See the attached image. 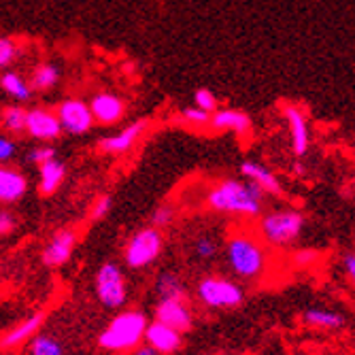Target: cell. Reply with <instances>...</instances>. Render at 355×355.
I'll list each match as a JSON object with an SVG mask.
<instances>
[{"label":"cell","instance_id":"6da1fadb","mask_svg":"<svg viewBox=\"0 0 355 355\" xmlns=\"http://www.w3.org/2000/svg\"><path fill=\"white\" fill-rule=\"evenodd\" d=\"M264 196H266V191L251 181L223 179L209 189L207 205L209 209L223 213V215L253 219V217H260L264 211Z\"/></svg>","mask_w":355,"mask_h":355},{"label":"cell","instance_id":"7a4b0ae2","mask_svg":"<svg viewBox=\"0 0 355 355\" xmlns=\"http://www.w3.org/2000/svg\"><path fill=\"white\" fill-rule=\"evenodd\" d=\"M149 328L147 315L141 311H121L98 334V347L107 353H130L141 347Z\"/></svg>","mask_w":355,"mask_h":355},{"label":"cell","instance_id":"3957f363","mask_svg":"<svg viewBox=\"0 0 355 355\" xmlns=\"http://www.w3.org/2000/svg\"><path fill=\"white\" fill-rule=\"evenodd\" d=\"M228 268L245 281H253L266 272V251L247 232H236L225 243Z\"/></svg>","mask_w":355,"mask_h":355},{"label":"cell","instance_id":"277c9868","mask_svg":"<svg viewBox=\"0 0 355 355\" xmlns=\"http://www.w3.org/2000/svg\"><path fill=\"white\" fill-rule=\"evenodd\" d=\"M304 215L296 209H275L260 217V236L272 247H287L300 239Z\"/></svg>","mask_w":355,"mask_h":355},{"label":"cell","instance_id":"5b68a950","mask_svg":"<svg viewBox=\"0 0 355 355\" xmlns=\"http://www.w3.org/2000/svg\"><path fill=\"white\" fill-rule=\"evenodd\" d=\"M162 249H164L162 230H157L155 225H147V228L137 230L130 239H128V243L123 247V262L132 270L147 268L157 260Z\"/></svg>","mask_w":355,"mask_h":355},{"label":"cell","instance_id":"8992f818","mask_svg":"<svg viewBox=\"0 0 355 355\" xmlns=\"http://www.w3.org/2000/svg\"><path fill=\"white\" fill-rule=\"evenodd\" d=\"M196 296L207 309H239L245 302V289L232 279L209 275L198 281Z\"/></svg>","mask_w":355,"mask_h":355},{"label":"cell","instance_id":"52a82bcc","mask_svg":"<svg viewBox=\"0 0 355 355\" xmlns=\"http://www.w3.org/2000/svg\"><path fill=\"white\" fill-rule=\"evenodd\" d=\"M96 298L105 309H121L128 300V285L121 268L115 262H107L98 268L94 279Z\"/></svg>","mask_w":355,"mask_h":355},{"label":"cell","instance_id":"ba28073f","mask_svg":"<svg viewBox=\"0 0 355 355\" xmlns=\"http://www.w3.org/2000/svg\"><path fill=\"white\" fill-rule=\"evenodd\" d=\"M55 113L60 117V123L64 128V132L73 135V137L89 132L92 125L96 123L92 107L87 103H83L81 98H69V101L60 103Z\"/></svg>","mask_w":355,"mask_h":355},{"label":"cell","instance_id":"9c48e42d","mask_svg":"<svg viewBox=\"0 0 355 355\" xmlns=\"http://www.w3.org/2000/svg\"><path fill=\"white\" fill-rule=\"evenodd\" d=\"M75 245H77V234L75 230H69V228H62L58 230L49 243L43 247V253H41V260L47 268H60L67 264L71 257H73V251H75Z\"/></svg>","mask_w":355,"mask_h":355},{"label":"cell","instance_id":"30bf717a","mask_svg":"<svg viewBox=\"0 0 355 355\" xmlns=\"http://www.w3.org/2000/svg\"><path fill=\"white\" fill-rule=\"evenodd\" d=\"M145 132H147V121L139 119V121H132L130 125H125L123 130H119L117 135L101 139L98 143H96V147H98V151L103 155H123L139 143V139Z\"/></svg>","mask_w":355,"mask_h":355},{"label":"cell","instance_id":"8fae6325","mask_svg":"<svg viewBox=\"0 0 355 355\" xmlns=\"http://www.w3.org/2000/svg\"><path fill=\"white\" fill-rule=\"evenodd\" d=\"M64 132V128L60 123L58 113L43 109V107H35L28 111V132L32 139H37L41 143H49L60 139V135Z\"/></svg>","mask_w":355,"mask_h":355},{"label":"cell","instance_id":"7c38bea8","mask_svg":"<svg viewBox=\"0 0 355 355\" xmlns=\"http://www.w3.org/2000/svg\"><path fill=\"white\" fill-rule=\"evenodd\" d=\"M155 321H162V324L185 334L193 326V313L187 300H164L155 304Z\"/></svg>","mask_w":355,"mask_h":355},{"label":"cell","instance_id":"4fadbf2b","mask_svg":"<svg viewBox=\"0 0 355 355\" xmlns=\"http://www.w3.org/2000/svg\"><path fill=\"white\" fill-rule=\"evenodd\" d=\"M283 117L289 128V139H292V151L294 155L302 157L309 151L311 135H309V123L306 115L298 105H285L283 107Z\"/></svg>","mask_w":355,"mask_h":355},{"label":"cell","instance_id":"5bb4252c","mask_svg":"<svg viewBox=\"0 0 355 355\" xmlns=\"http://www.w3.org/2000/svg\"><path fill=\"white\" fill-rule=\"evenodd\" d=\"M145 345L155 349L159 355H173L183 345V332L162 324V321H151L145 334Z\"/></svg>","mask_w":355,"mask_h":355},{"label":"cell","instance_id":"9a60e30c","mask_svg":"<svg viewBox=\"0 0 355 355\" xmlns=\"http://www.w3.org/2000/svg\"><path fill=\"white\" fill-rule=\"evenodd\" d=\"M215 132H234L236 137H249L253 132V121L245 111L239 109H219L213 113L211 128Z\"/></svg>","mask_w":355,"mask_h":355},{"label":"cell","instance_id":"2e32d148","mask_svg":"<svg viewBox=\"0 0 355 355\" xmlns=\"http://www.w3.org/2000/svg\"><path fill=\"white\" fill-rule=\"evenodd\" d=\"M89 107H92L96 123H101V125H113V123L121 121V117L125 115L123 98H119L115 94H109V92L96 94Z\"/></svg>","mask_w":355,"mask_h":355},{"label":"cell","instance_id":"e0dca14e","mask_svg":"<svg viewBox=\"0 0 355 355\" xmlns=\"http://www.w3.org/2000/svg\"><path fill=\"white\" fill-rule=\"evenodd\" d=\"M47 315L43 311H35L28 317H24L17 326H13L5 336H3V349H15L21 347L24 343H30L35 336H39L41 326L45 324Z\"/></svg>","mask_w":355,"mask_h":355},{"label":"cell","instance_id":"ac0fdd59","mask_svg":"<svg viewBox=\"0 0 355 355\" xmlns=\"http://www.w3.org/2000/svg\"><path fill=\"white\" fill-rule=\"evenodd\" d=\"M241 175L247 181L255 183L260 189H264L266 193H270V196H281L283 193V187H281L277 175L268 166L255 162V159H245V162L241 164Z\"/></svg>","mask_w":355,"mask_h":355},{"label":"cell","instance_id":"d6986e66","mask_svg":"<svg viewBox=\"0 0 355 355\" xmlns=\"http://www.w3.org/2000/svg\"><path fill=\"white\" fill-rule=\"evenodd\" d=\"M28 191V179L21 171L3 166L0 171V200L5 205L17 202L26 196Z\"/></svg>","mask_w":355,"mask_h":355},{"label":"cell","instance_id":"ffe728a7","mask_svg":"<svg viewBox=\"0 0 355 355\" xmlns=\"http://www.w3.org/2000/svg\"><path fill=\"white\" fill-rule=\"evenodd\" d=\"M155 294H157V302L187 300V287H185V281L177 272L166 270L155 279Z\"/></svg>","mask_w":355,"mask_h":355},{"label":"cell","instance_id":"44dd1931","mask_svg":"<svg viewBox=\"0 0 355 355\" xmlns=\"http://www.w3.org/2000/svg\"><path fill=\"white\" fill-rule=\"evenodd\" d=\"M302 321L311 328H319V330H338L345 326V315L338 311H330V309H306L302 313Z\"/></svg>","mask_w":355,"mask_h":355},{"label":"cell","instance_id":"7402d4cb","mask_svg":"<svg viewBox=\"0 0 355 355\" xmlns=\"http://www.w3.org/2000/svg\"><path fill=\"white\" fill-rule=\"evenodd\" d=\"M64 177H67V164L60 162V159H51V162L43 164L39 168V191L41 196H51V193L58 191V187L62 185Z\"/></svg>","mask_w":355,"mask_h":355},{"label":"cell","instance_id":"603a6c76","mask_svg":"<svg viewBox=\"0 0 355 355\" xmlns=\"http://www.w3.org/2000/svg\"><path fill=\"white\" fill-rule=\"evenodd\" d=\"M0 85H3V89L9 98H13L17 103L30 101L32 92H35V87L30 85V81H26L19 73H13V71L3 73V77H0Z\"/></svg>","mask_w":355,"mask_h":355},{"label":"cell","instance_id":"cb8c5ba5","mask_svg":"<svg viewBox=\"0 0 355 355\" xmlns=\"http://www.w3.org/2000/svg\"><path fill=\"white\" fill-rule=\"evenodd\" d=\"M60 81V69L51 62H41L39 67L32 71L30 85L35 87V92H47L53 89Z\"/></svg>","mask_w":355,"mask_h":355},{"label":"cell","instance_id":"d4e9b609","mask_svg":"<svg viewBox=\"0 0 355 355\" xmlns=\"http://www.w3.org/2000/svg\"><path fill=\"white\" fill-rule=\"evenodd\" d=\"M3 125L9 135H24L28 132V109L19 105L5 107L3 111Z\"/></svg>","mask_w":355,"mask_h":355},{"label":"cell","instance_id":"484cf974","mask_svg":"<svg viewBox=\"0 0 355 355\" xmlns=\"http://www.w3.org/2000/svg\"><path fill=\"white\" fill-rule=\"evenodd\" d=\"M28 353L30 355H69L67 347H64L51 334H39V336L32 338L30 347H28Z\"/></svg>","mask_w":355,"mask_h":355},{"label":"cell","instance_id":"4316f807","mask_svg":"<svg viewBox=\"0 0 355 355\" xmlns=\"http://www.w3.org/2000/svg\"><path fill=\"white\" fill-rule=\"evenodd\" d=\"M181 119L183 123H187L189 128H196V130H205V128H211V119H213V113L209 111H202L200 107H187L183 109L181 113Z\"/></svg>","mask_w":355,"mask_h":355},{"label":"cell","instance_id":"83f0119b","mask_svg":"<svg viewBox=\"0 0 355 355\" xmlns=\"http://www.w3.org/2000/svg\"><path fill=\"white\" fill-rule=\"evenodd\" d=\"M217 251H219V243L209 234H200V236H196V241H193V253H196V257H200V260H205V262L213 260V257L217 255Z\"/></svg>","mask_w":355,"mask_h":355},{"label":"cell","instance_id":"f1b7e54d","mask_svg":"<svg viewBox=\"0 0 355 355\" xmlns=\"http://www.w3.org/2000/svg\"><path fill=\"white\" fill-rule=\"evenodd\" d=\"M177 213H175V207L173 205H159L151 211V225H155L157 230H162V228H168V225H173Z\"/></svg>","mask_w":355,"mask_h":355},{"label":"cell","instance_id":"f546056e","mask_svg":"<svg viewBox=\"0 0 355 355\" xmlns=\"http://www.w3.org/2000/svg\"><path fill=\"white\" fill-rule=\"evenodd\" d=\"M193 103H196V107H200L202 111H209V113L219 111L217 109V105H219L217 96L211 89H207V87H200V89L193 92Z\"/></svg>","mask_w":355,"mask_h":355},{"label":"cell","instance_id":"4dcf8cb0","mask_svg":"<svg viewBox=\"0 0 355 355\" xmlns=\"http://www.w3.org/2000/svg\"><path fill=\"white\" fill-rule=\"evenodd\" d=\"M51 159H55V149L49 147V145H43V147H37V149H32L28 153V162H32L35 166H43L47 162H51Z\"/></svg>","mask_w":355,"mask_h":355},{"label":"cell","instance_id":"1f68e13d","mask_svg":"<svg viewBox=\"0 0 355 355\" xmlns=\"http://www.w3.org/2000/svg\"><path fill=\"white\" fill-rule=\"evenodd\" d=\"M15 55H17V45H15V41L9 39V37H3V39H0V67L7 69L9 64L15 60Z\"/></svg>","mask_w":355,"mask_h":355},{"label":"cell","instance_id":"d6a6232c","mask_svg":"<svg viewBox=\"0 0 355 355\" xmlns=\"http://www.w3.org/2000/svg\"><path fill=\"white\" fill-rule=\"evenodd\" d=\"M111 207H113L111 196H109V193H103V196L94 202L92 213H89V219H92V221H103V219L111 213Z\"/></svg>","mask_w":355,"mask_h":355},{"label":"cell","instance_id":"836d02e7","mask_svg":"<svg viewBox=\"0 0 355 355\" xmlns=\"http://www.w3.org/2000/svg\"><path fill=\"white\" fill-rule=\"evenodd\" d=\"M15 151H17V147H15L13 139H9V137H3V139H0V162L7 164L9 159L15 157Z\"/></svg>","mask_w":355,"mask_h":355},{"label":"cell","instance_id":"e575fe53","mask_svg":"<svg viewBox=\"0 0 355 355\" xmlns=\"http://www.w3.org/2000/svg\"><path fill=\"white\" fill-rule=\"evenodd\" d=\"M343 272H345L349 285L355 287V253H345L343 255Z\"/></svg>","mask_w":355,"mask_h":355},{"label":"cell","instance_id":"d590c367","mask_svg":"<svg viewBox=\"0 0 355 355\" xmlns=\"http://www.w3.org/2000/svg\"><path fill=\"white\" fill-rule=\"evenodd\" d=\"M13 225H15V217L9 213V211H3L0 213V232H3L5 236L13 230Z\"/></svg>","mask_w":355,"mask_h":355},{"label":"cell","instance_id":"8d00e7d4","mask_svg":"<svg viewBox=\"0 0 355 355\" xmlns=\"http://www.w3.org/2000/svg\"><path fill=\"white\" fill-rule=\"evenodd\" d=\"M317 257V253L315 251H300V253H296V264H309V262H313Z\"/></svg>","mask_w":355,"mask_h":355},{"label":"cell","instance_id":"74e56055","mask_svg":"<svg viewBox=\"0 0 355 355\" xmlns=\"http://www.w3.org/2000/svg\"><path fill=\"white\" fill-rule=\"evenodd\" d=\"M130 355H159L155 349H151L149 345H141L139 349H135V351H130Z\"/></svg>","mask_w":355,"mask_h":355},{"label":"cell","instance_id":"f35d334b","mask_svg":"<svg viewBox=\"0 0 355 355\" xmlns=\"http://www.w3.org/2000/svg\"><path fill=\"white\" fill-rule=\"evenodd\" d=\"M353 189H355V179H353Z\"/></svg>","mask_w":355,"mask_h":355}]
</instances>
